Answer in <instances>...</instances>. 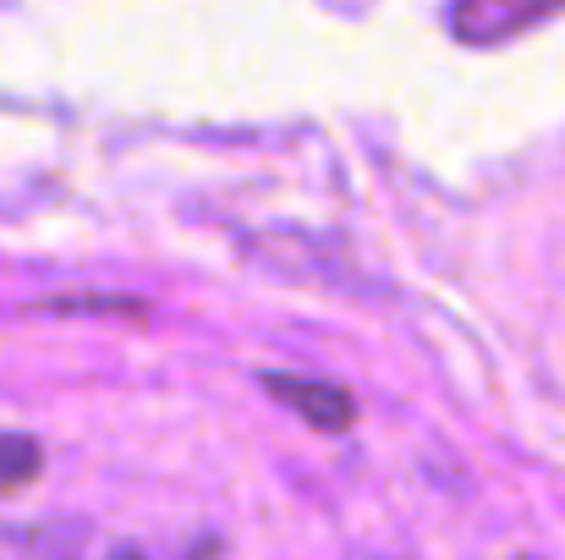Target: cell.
Returning <instances> with one entry per match:
<instances>
[{
	"mask_svg": "<svg viewBox=\"0 0 565 560\" xmlns=\"http://www.w3.org/2000/svg\"><path fill=\"white\" fill-rule=\"evenodd\" d=\"M565 11V0H450L445 22L461 44H505Z\"/></svg>",
	"mask_w": 565,
	"mask_h": 560,
	"instance_id": "obj_1",
	"label": "cell"
},
{
	"mask_svg": "<svg viewBox=\"0 0 565 560\" xmlns=\"http://www.w3.org/2000/svg\"><path fill=\"white\" fill-rule=\"evenodd\" d=\"M264 390L291 406L302 423H313L319 434H347L358 423V401L352 390H341L335 379H313V373H264Z\"/></svg>",
	"mask_w": 565,
	"mask_h": 560,
	"instance_id": "obj_2",
	"label": "cell"
},
{
	"mask_svg": "<svg viewBox=\"0 0 565 560\" xmlns=\"http://www.w3.org/2000/svg\"><path fill=\"white\" fill-rule=\"evenodd\" d=\"M83 528L77 522H6L0 560H77Z\"/></svg>",
	"mask_w": 565,
	"mask_h": 560,
	"instance_id": "obj_3",
	"label": "cell"
},
{
	"mask_svg": "<svg viewBox=\"0 0 565 560\" xmlns=\"http://www.w3.org/2000/svg\"><path fill=\"white\" fill-rule=\"evenodd\" d=\"M44 467V445L33 434H0V495L28 489Z\"/></svg>",
	"mask_w": 565,
	"mask_h": 560,
	"instance_id": "obj_4",
	"label": "cell"
},
{
	"mask_svg": "<svg viewBox=\"0 0 565 560\" xmlns=\"http://www.w3.org/2000/svg\"><path fill=\"white\" fill-rule=\"evenodd\" d=\"M39 314H127V319H149V303L138 297H39Z\"/></svg>",
	"mask_w": 565,
	"mask_h": 560,
	"instance_id": "obj_5",
	"label": "cell"
},
{
	"mask_svg": "<svg viewBox=\"0 0 565 560\" xmlns=\"http://www.w3.org/2000/svg\"><path fill=\"white\" fill-rule=\"evenodd\" d=\"M110 560H143V556H138V550H116Z\"/></svg>",
	"mask_w": 565,
	"mask_h": 560,
	"instance_id": "obj_6",
	"label": "cell"
}]
</instances>
